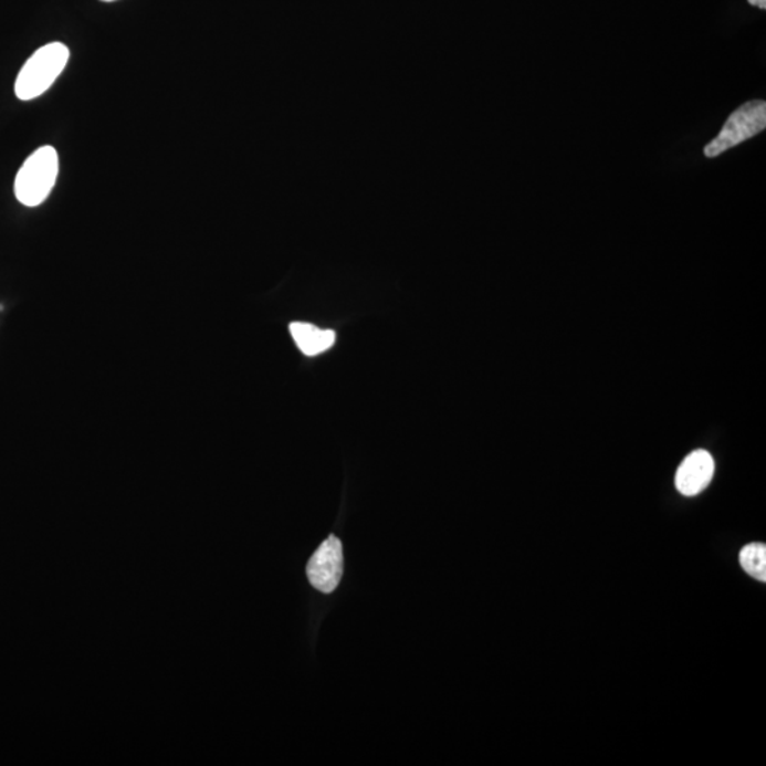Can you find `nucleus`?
<instances>
[{
  "label": "nucleus",
  "instance_id": "1",
  "mask_svg": "<svg viewBox=\"0 0 766 766\" xmlns=\"http://www.w3.org/2000/svg\"><path fill=\"white\" fill-rule=\"evenodd\" d=\"M69 59V48L60 42L38 49L18 74L14 83L17 97L30 102L46 93L66 69Z\"/></svg>",
  "mask_w": 766,
  "mask_h": 766
},
{
  "label": "nucleus",
  "instance_id": "2",
  "mask_svg": "<svg viewBox=\"0 0 766 766\" xmlns=\"http://www.w3.org/2000/svg\"><path fill=\"white\" fill-rule=\"evenodd\" d=\"M57 177L59 154L50 145H44L30 154L20 167L14 179V197L24 207L36 208L52 193Z\"/></svg>",
  "mask_w": 766,
  "mask_h": 766
},
{
  "label": "nucleus",
  "instance_id": "3",
  "mask_svg": "<svg viewBox=\"0 0 766 766\" xmlns=\"http://www.w3.org/2000/svg\"><path fill=\"white\" fill-rule=\"evenodd\" d=\"M765 127L766 103L764 99L745 103L730 115L718 137L704 148V155L707 158H717L728 149L738 147L739 144L763 133Z\"/></svg>",
  "mask_w": 766,
  "mask_h": 766
},
{
  "label": "nucleus",
  "instance_id": "4",
  "mask_svg": "<svg viewBox=\"0 0 766 766\" xmlns=\"http://www.w3.org/2000/svg\"><path fill=\"white\" fill-rule=\"evenodd\" d=\"M344 573L343 544L337 537L324 541L307 565L309 583L319 592L332 594L338 588Z\"/></svg>",
  "mask_w": 766,
  "mask_h": 766
},
{
  "label": "nucleus",
  "instance_id": "5",
  "mask_svg": "<svg viewBox=\"0 0 766 766\" xmlns=\"http://www.w3.org/2000/svg\"><path fill=\"white\" fill-rule=\"evenodd\" d=\"M714 470L713 455L705 450H695L680 464L675 473V487L681 494L693 497L707 489L713 480Z\"/></svg>",
  "mask_w": 766,
  "mask_h": 766
},
{
  "label": "nucleus",
  "instance_id": "6",
  "mask_svg": "<svg viewBox=\"0 0 766 766\" xmlns=\"http://www.w3.org/2000/svg\"><path fill=\"white\" fill-rule=\"evenodd\" d=\"M290 334L297 344V347L307 357L323 354L335 344L337 334L333 329H322L307 323L290 324Z\"/></svg>",
  "mask_w": 766,
  "mask_h": 766
},
{
  "label": "nucleus",
  "instance_id": "7",
  "mask_svg": "<svg viewBox=\"0 0 766 766\" xmlns=\"http://www.w3.org/2000/svg\"><path fill=\"white\" fill-rule=\"evenodd\" d=\"M741 567L751 577L765 583L766 580V547L764 544H749L739 554Z\"/></svg>",
  "mask_w": 766,
  "mask_h": 766
},
{
  "label": "nucleus",
  "instance_id": "8",
  "mask_svg": "<svg viewBox=\"0 0 766 766\" xmlns=\"http://www.w3.org/2000/svg\"><path fill=\"white\" fill-rule=\"evenodd\" d=\"M753 7H757L759 9L765 10L766 9V0H748Z\"/></svg>",
  "mask_w": 766,
  "mask_h": 766
},
{
  "label": "nucleus",
  "instance_id": "9",
  "mask_svg": "<svg viewBox=\"0 0 766 766\" xmlns=\"http://www.w3.org/2000/svg\"><path fill=\"white\" fill-rule=\"evenodd\" d=\"M102 2H115V0H102Z\"/></svg>",
  "mask_w": 766,
  "mask_h": 766
}]
</instances>
